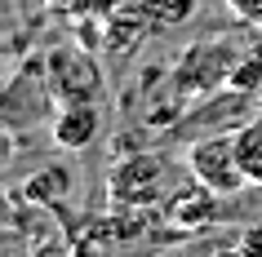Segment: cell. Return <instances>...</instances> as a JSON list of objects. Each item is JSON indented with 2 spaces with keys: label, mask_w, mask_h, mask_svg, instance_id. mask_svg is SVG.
I'll return each mask as SVG.
<instances>
[{
  "label": "cell",
  "mask_w": 262,
  "mask_h": 257,
  "mask_svg": "<svg viewBox=\"0 0 262 257\" xmlns=\"http://www.w3.org/2000/svg\"><path fill=\"white\" fill-rule=\"evenodd\" d=\"M187 186L178 173V164L160 155V151H138V155H124V160L111 164L107 173V195L111 204H120L129 213H142V208H165L173 204V195Z\"/></svg>",
  "instance_id": "obj_1"
},
{
  "label": "cell",
  "mask_w": 262,
  "mask_h": 257,
  "mask_svg": "<svg viewBox=\"0 0 262 257\" xmlns=\"http://www.w3.org/2000/svg\"><path fill=\"white\" fill-rule=\"evenodd\" d=\"M187 177L200 182L213 195H235V191L249 186L245 160H240V142H235V129H222V133H205L187 147Z\"/></svg>",
  "instance_id": "obj_2"
},
{
  "label": "cell",
  "mask_w": 262,
  "mask_h": 257,
  "mask_svg": "<svg viewBox=\"0 0 262 257\" xmlns=\"http://www.w3.org/2000/svg\"><path fill=\"white\" fill-rule=\"evenodd\" d=\"M240 58H245V49L235 40H200V44H191V49L178 58L173 80H178L187 94H209V89L218 94L222 84H231Z\"/></svg>",
  "instance_id": "obj_3"
},
{
  "label": "cell",
  "mask_w": 262,
  "mask_h": 257,
  "mask_svg": "<svg viewBox=\"0 0 262 257\" xmlns=\"http://www.w3.org/2000/svg\"><path fill=\"white\" fill-rule=\"evenodd\" d=\"M45 80H49V98L58 107L62 102H98V94H102V67L89 49H54L45 58Z\"/></svg>",
  "instance_id": "obj_4"
},
{
  "label": "cell",
  "mask_w": 262,
  "mask_h": 257,
  "mask_svg": "<svg viewBox=\"0 0 262 257\" xmlns=\"http://www.w3.org/2000/svg\"><path fill=\"white\" fill-rule=\"evenodd\" d=\"M98 129H102V115H98L94 102H62L49 133H54L58 151H84L98 137Z\"/></svg>",
  "instance_id": "obj_5"
},
{
  "label": "cell",
  "mask_w": 262,
  "mask_h": 257,
  "mask_svg": "<svg viewBox=\"0 0 262 257\" xmlns=\"http://www.w3.org/2000/svg\"><path fill=\"white\" fill-rule=\"evenodd\" d=\"M151 31V18L138 9H120V14H107V49L111 54H129L134 44Z\"/></svg>",
  "instance_id": "obj_6"
},
{
  "label": "cell",
  "mask_w": 262,
  "mask_h": 257,
  "mask_svg": "<svg viewBox=\"0 0 262 257\" xmlns=\"http://www.w3.org/2000/svg\"><path fill=\"white\" fill-rule=\"evenodd\" d=\"M67 191H71L67 169H58V164H54V169H40V173H36L27 186H23V200L36 204V208H49V204H58Z\"/></svg>",
  "instance_id": "obj_7"
},
{
  "label": "cell",
  "mask_w": 262,
  "mask_h": 257,
  "mask_svg": "<svg viewBox=\"0 0 262 257\" xmlns=\"http://www.w3.org/2000/svg\"><path fill=\"white\" fill-rule=\"evenodd\" d=\"M235 142H240V160H245V173L253 186H262V111L245 129H235Z\"/></svg>",
  "instance_id": "obj_8"
},
{
  "label": "cell",
  "mask_w": 262,
  "mask_h": 257,
  "mask_svg": "<svg viewBox=\"0 0 262 257\" xmlns=\"http://www.w3.org/2000/svg\"><path fill=\"white\" fill-rule=\"evenodd\" d=\"M142 14L151 18V27H182L195 18V5L200 0H138Z\"/></svg>",
  "instance_id": "obj_9"
},
{
  "label": "cell",
  "mask_w": 262,
  "mask_h": 257,
  "mask_svg": "<svg viewBox=\"0 0 262 257\" xmlns=\"http://www.w3.org/2000/svg\"><path fill=\"white\" fill-rule=\"evenodd\" d=\"M245 27H262V0H222Z\"/></svg>",
  "instance_id": "obj_10"
},
{
  "label": "cell",
  "mask_w": 262,
  "mask_h": 257,
  "mask_svg": "<svg viewBox=\"0 0 262 257\" xmlns=\"http://www.w3.org/2000/svg\"><path fill=\"white\" fill-rule=\"evenodd\" d=\"M27 257H71V248H67L62 240H40V244H36V248H31Z\"/></svg>",
  "instance_id": "obj_11"
},
{
  "label": "cell",
  "mask_w": 262,
  "mask_h": 257,
  "mask_svg": "<svg viewBox=\"0 0 262 257\" xmlns=\"http://www.w3.org/2000/svg\"><path fill=\"white\" fill-rule=\"evenodd\" d=\"M67 5L76 9V14H111L116 0H67Z\"/></svg>",
  "instance_id": "obj_12"
}]
</instances>
